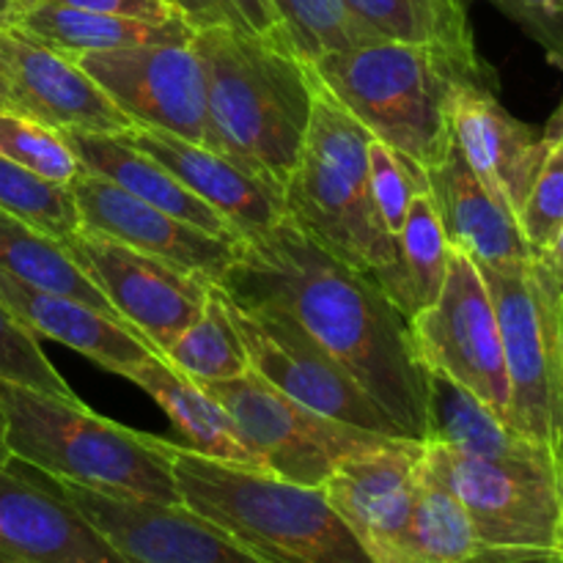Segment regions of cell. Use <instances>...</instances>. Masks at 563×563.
Wrapping results in <instances>:
<instances>
[{
  "mask_svg": "<svg viewBox=\"0 0 563 563\" xmlns=\"http://www.w3.org/2000/svg\"><path fill=\"white\" fill-rule=\"evenodd\" d=\"M14 25L66 55L137 47V44H190L198 31L185 16L168 22H148L69 9V5H55L47 0H22Z\"/></svg>",
  "mask_w": 563,
  "mask_h": 563,
  "instance_id": "484cf974",
  "label": "cell"
},
{
  "mask_svg": "<svg viewBox=\"0 0 563 563\" xmlns=\"http://www.w3.org/2000/svg\"><path fill=\"white\" fill-rule=\"evenodd\" d=\"M427 190L451 251L465 253L476 264L533 258L517 218L482 185L456 143L432 170H427Z\"/></svg>",
  "mask_w": 563,
  "mask_h": 563,
  "instance_id": "44dd1931",
  "label": "cell"
},
{
  "mask_svg": "<svg viewBox=\"0 0 563 563\" xmlns=\"http://www.w3.org/2000/svg\"><path fill=\"white\" fill-rule=\"evenodd\" d=\"M220 297L231 324L240 333L247 363L258 377L300 405L346 427L405 438L396 423L379 410L377 401L289 313L262 302H236L223 289Z\"/></svg>",
  "mask_w": 563,
  "mask_h": 563,
  "instance_id": "30bf717a",
  "label": "cell"
},
{
  "mask_svg": "<svg viewBox=\"0 0 563 563\" xmlns=\"http://www.w3.org/2000/svg\"><path fill=\"white\" fill-rule=\"evenodd\" d=\"M368 187H372L374 207H377L385 231L396 240L405 229L412 198L427 190V174L407 163L390 146L372 137L368 143Z\"/></svg>",
  "mask_w": 563,
  "mask_h": 563,
  "instance_id": "e575fe53",
  "label": "cell"
},
{
  "mask_svg": "<svg viewBox=\"0 0 563 563\" xmlns=\"http://www.w3.org/2000/svg\"><path fill=\"white\" fill-rule=\"evenodd\" d=\"M124 563H264L185 504L113 498L49 478Z\"/></svg>",
  "mask_w": 563,
  "mask_h": 563,
  "instance_id": "9a60e30c",
  "label": "cell"
},
{
  "mask_svg": "<svg viewBox=\"0 0 563 563\" xmlns=\"http://www.w3.org/2000/svg\"><path fill=\"white\" fill-rule=\"evenodd\" d=\"M0 407L14 462L113 498L181 504L163 438L108 421L77 396L44 394L9 379H0Z\"/></svg>",
  "mask_w": 563,
  "mask_h": 563,
  "instance_id": "277c9868",
  "label": "cell"
},
{
  "mask_svg": "<svg viewBox=\"0 0 563 563\" xmlns=\"http://www.w3.org/2000/svg\"><path fill=\"white\" fill-rule=\"evenodd\" d=\"M11 454H9V445H5V416H3V407H0V471L9 467Z\"/></svg>",
  "mask_w": 563,
  "mask_h": 563,
  "instance_id": "f6af8a7d",
  "label": "cell"
},
{
  "mask_svg": "<svg viewBox=\"0 0 563 563\" xmlns=\"http://www.w3.org/2000/svg\"><path fill=\"white\" fill-rule=\"evenodd\" d=\"M168 3L176 5V9H179L196 27H207V25L242 27L240 20H236L234 11L229 9L225 0H168ZM242 31H245V27H242Z\"/></svg>",
  "mask_w": 563,
  "mask_h": 563,
  "instance_id": "60d3db41",
  "label": "cell"
},
{
  "mask_svg": "<svg viewBox=\"0 0 563 563\" xmlns=\"http://www.w3.org/2000/svg\"><path fill=\"white\" fill-rule=\"evenodd\" d=\"M22 0H0V31L9 25H14L16 9H20Z\"/></svg>",
  "mask_w": 563,
  "mask_h": 563,
  "instance_id": "ee69618b",
  "label": "cell"
},
{
  "mask_svg": "<svg viewBox=\"0 0 563 563\" xmlns=\"http://www.w3.org/2000/svg\"><path fill=\"white\" fill-rule=\"evenodd\" d=\"M198 385L229 412L240 440L267 473L302 487H322L339 462L388 438L346 427L300 405L253 368L234 379Z\"/></svg>",
  "mask_w": 563,
  "mask_h": 563,
  "instance_id": "9c48e42d",
  "label": "cell"
},
{
  "mask_svg": "<svg viewBox=\"0 0 563 563\" xmlns=\"http://www.w3.org/2000/svg\"><path fill=\"white\" fill-rule=\"evenodd\" d=\"M522 236L533 256H542L563 229V148L550 146L548 159L520 209Z\"/></svg>",
  "mask_w": 563,
  "mask_h": 563,
  "instance_id": "8d00e7d4",
  "label": "cell"
},
{
  "mask_svg": "<svg viewBox=\"0 0 563 563\" xmlns=\"http://www.w3.org/2000/svg\"><path fill=\"white\" fill-rule=\"evenodd\" d=\"M429 465L462 500L493 563H550L563 544V476L550 465L498 462L423 443Z\"/></svg>",
  "mask_w": 563,
  "mask_h": 563,
  "instance_id": "ba28073f",
  "label": "cell"
},
{
  "mask_svg": "<svg viewBox=\"0 0 563 563\" xmlns=\"http://www.w3.org/2000/svg\"><path fill=\"white\" fill-rule=\"evenodd\" d=\"M412 548L421 563H493L462 500L427 460L418 465V495L412 509Z\"/></svg>",
  "mask_w": 563,
  "mask_h": 563,
  "instance_id": "f546056e",
  "label": "cell"
},
{
  "mask_svg": "<svg viewBox=\"0 0 563 563\" xmlns=\"http://www.w3.org/2000/svg\"><path fill=\"white\" fill-rule=\"evenodd\" d=\"M308 66L374 141L423 174L454 146L449 104L456 88L465 82L498 88V77L482 55L467 58L434 44L368 42L328 53Z\"/></svg>",
  "mask_w": 563,
  "mask_h": 563,
  "instance_id": "3957f363",
  "label": "cell"
},
{
  "mask_svg": "<svg viewBox=\"0 0 563 563\" xmlns=\"http://www.w3.org/2000/svg\"><path fill=\"white\" fill-rule=\"evenodd\" d=\"M396 245H399V258L394 267L377 275V280L388 291L394 306L407 319H412L423 308L438 302L451 262V245L429 190H421L412 198Z\"/></svg>",
  "mask_w": 563,
  "mask_h": 563,
  "instance_id": "4316f807",
  "label": "cell"
},
{
  "mask_svg": "<svg viewBox=\"0 0 563 563\" xmlns=\"http://www.w3.org/2000/svg\"><path fill=\"white\" fill-rule=\"evenodd\" d=\"M0 75L11 110L60 132H124L130 115L71 55L47 47L22 27L0 31Z\"/></svg>",
  "mask_w": 563,
  "mask_h": 563,
  "instance_id": "e0dca14e",
  "label": "cell"
},
{
  "mask_svg": "<svg viewBox=\"0 0 563 563\" xmlns=\"http://www.w3.org/2000/svg\"><path fill=\"white\" fill-rule=\"evenodd\" d=\"M132 124L209 146L207 88L192 44H137L71 55Z\"/></svg>",
  "mask_w": 563,
  "mask_h": 563,
  "instance_id": "5bb4252c",
  "label": "cell"
},
{
  "mask_svg": "<svg viewBox=\"0 0 563 563\" xmlns=\"http://www.w3.org/2000/svg\"><path fill=\"white\" fill-rule=\"evenodd\" d=\"M423 366L471 390L509 421V377L493 297L482 269L465 253L451 251L438 302L410 319Z\"/></svg>",
  "mask_w": 563,
  "mask_h": 563,
  "instance_id": "8fae6325",
  "label": "cell"
},
{
  "mask_svg": "<svg viewBox=\"0 0 563 563\" xmlns=\"http://www.w3.org/2000/svg\"><path fill=\"white\" fill-rule=\"evenodd\" d=\"M273 5L284 20L291 47L308 64L328 53H344L374 42L344 0H273Z\"/></svg>",
  "mask_w": 563,
  "mask_h": 563,
  "instance_id": "d6a6232c",
  "label": "cell"
},
{
  "mask_svg": "<svg viewBox=\"0 0 563 563\" xmlns=\"http://www.w3.org/2000/svg\"><path fill=\"white\" fill-rule=\"evenodd\" d=\"M550 563H561V561H550Z\"/></svg>",
  "mask_w": 563,
  "mask_h": 563,
  "instance_id": "c3c4849f",
  "label": "cell"
},
{
  "mask_svg": "<svg viewBox=\"0 0 563 563\" xmlns=\"http://www.w3.org/2000/svg\"><path fill=\"white\" fill-rule=\"evenodd\" d=\"M192 49L207 88L209 148L284 196L306 143L313 71L289 38L234 25L198 27Z\"/></svg>",
  "mask_w": 563,
  "mask_h": 563,
  "instance_id": "7a4b0ae2",
  "label": "cell"
},
{
  "mask_svg": "<svg viewBox=\"0 0 563 563\" xmlns=\"http://www.w3.org/2000/svg\"><path fill=\"white\" fill-rule=\"evenodd\" d=\"M451 137L482 185L520 218V209L550 154L542 132L500 104L498 88L465 82L449 104Z\"/></svg>",
  "mask_w": 563,
  "mask_h": 563,
  "instance_id": "ac0fdd59",
  "label": "cell"
},
{
  "mask_svg": "<svg viewBox=\"0 0 563 563\" xmlns=\"http://www.w3.org/2000/svg\"><path fill=\"white\" fill-rule=\"evenodd\" d=\"M0 209L60 242L80 231V214L69 185L42 179L3 154H0Z\"/></svg>",
  "mask_w": 563,
  "mask_h": 563,
  "instance_id": "1f68e13d",
  "label": "cell"
},
{
  "mask_svg": "<svg viewBox=\"0 0 563 563\" xmlns=\"http://www.w3.org/2000/svg\"><path fill=\"white\" fill-rule=\"evenodd\" d=\"M220 289L236 302L289 313L396 423L405 438H429V368L410 319L372 273L350 267L302 234L289 218L242 240Z\"/></svg>",
  "mask_w": 563,
  "mask_h": 563,
  "instance_id": "6da1fadb",
  "label": "cell"
},
{
  "mask_svg": "<svg viewBox=\"0 0 563 563\" xmlns=\"http://www.w3.org/2000/svg\"><path fill=\"white\" fill-rule=\"evenodd\" d=\"M487 3L520 25L526 36L544 49L550 64L563 69V0H487Z\"/></svg>",
  "mask_w": 563,
  "mask_h": 563,
  "instance_id": "74e56055",
  "label": "cell"
},
{
  "mask_svg": "<svg viewBox=\"0 0 563 563\" xmlns=\"http://www.w3.org/2000/svg\"><path fill=\"white\" fill-rule=\"evenodd\" d=\"M0 302L33 335L58 341L121 377L154 352L130 324L115 322L108 313L80 300L22 284L3 269H0Z\"/></svg>",
  "mask_w": 563,
  "mask_h": 563,
  "instance_id": "7402d4cb",
  "label": "cell"
},
{
  "mask_svg": "<svg viewBox=\"0 0 563 563\" xmlns=\"http://www.w3.org/2000/svg\"><path fill=\"white\" fill-rule=\"evenodd\" d=\"M0 269L20 278L22 284L80 300L108 313L115 322H124L119 311L110 306L108 297L102 295V289L71 258L64 242L33 229L31 223L3 212V209H0Z\"/></svg>",
  "mask_w": 563,
  "mask_h": 563,
  "instance_id": "83f0119b",
  "label": "cell"
},
{
  "mask_svg": "<svg viewBox=\"0 0 563 563\" xmlns=\"http://www.w3.org/2000/svg\"><path fill=\"white\" fill-rule=\"evenodd\" d=\"M124 377L157 401L159 410L187 438V449L207 456V460L223 462V465L267 473L262 460L253 456L247 445L240 440V432H236L229 412L196 379L179 372L163 355L152 352L146 361L137 363Z\"/></svg>",
  "mask_w": 563,
  "mask_h": 563,
  "instance_id": "cb8c5ba5",
  "label": "cell"
},
{
  "mask_svg": "<svg viewBox=\"0 0 563 563\" xmlns=\"http://www.w3.org/2000/svg\"><path fill=\"white\" fill-rule=\"evenodd\" d=\"M423 443L383 438L339 462L322 493L372 563H421L412 548V509Z\"/></svg>",
  "mask_w": 563,
  "mask_h": 563,
  "instance_id": "4fadbf2b",
  "label": "cell"
},
{
  "mask_svg": "<svg viewBox=\"0 0 563 563\" xmlns=\"http://www.w3.org/2000/svg\"><path fill=\"white\" fill-rule=\"evenodd\" d=\"M47 3L69 5V9H82V11H97V14L132 16V20H148V22H168V20H179V16H185L176 5H170L168 0H47Z\"/></svg>",
  "mask_w": 563,
  "mask_h": 563,
  "instance_id": "f35d334b",
  "label": "cell"
},
{
  "mask_svg": "<svg viewBox=\"0 0 563 563\" xmlns=\"http://www.w3.org/2000/svg\"><path fill=\"white\" fill-rule=\"evenodd\" d=\"M80 168L104 176L141 201L218 236H240L234 225L170 176L152 154L121 132H64ZM242 240V236H240Z\"/></svg>",
  "mask_w": 563,
  "mask_h": 563,
  "instance_id": "603a6c76",
  "label": "cell"
},
{
  "mask_svg": "<svg viewBox=\"0 0 563 563\" xmlns=\"http://www.w3.org/2000/svg\"><path fill=\"white\" fill-rule=\"evenodd\" d=\"M163 357L196 383L234 379L251 368L218 284H209V300L203 313L163 352Z\"/></svg>",
  "mask_w": 563,
  "mask_h": 563,
  "instance_id": "4dcf8cb0",
  "label": "cell"
},
{
  "mask_svg": "<svg viewBox=\"0 0 563 563\" xmlns=\"http://www.w3.org/2000/svg\"><path fill=\"white\" fill-rule=\"evenodd\" d=\"M539 258H542V262L548 264L550 273H553L555 278H559L561 284H563V229L559 231V236H555L553 245H550L548 251H544Z\"/></svg>",
  "mask_w": 563,
  "mask_h": 563,
  "instance_id": "b9f144b4",
  "label": "cell"
},
{
  "mask_svg": "<svg viewBox=\"0 0 563 563\" xmlns=\"http://www.w3.org/2000/svg\"><path fill=\"white\" fill-rule=\"evenodd\" d=\"M313 71V69H311ZM368 135L313 75V110L289 185L286 218L350 267L374 278L399 258L368 187Z\"/></svg>",
  "mask_w": 563,
  "mask_h": 563,
  "instance_id": "8992f818",
  "label": "cell"
},
{
  "mask_svg": "<svg viewBox=\"0 0 563 563\" xmlns=\"http://www.w3.org/2000/svg\"><path fill=\"white\" fill-rule=\"evenodd\" d=\"M0 154L55 185H69L80 174L64 132L16 110H0Z\"/></svg>",
  "mask_w": 563,
  "mask_h": 563,
  "instance_id": "836d02e7",
  "label": "cell"
},
{
  "mask_svg": "<svg viewBox=\"0 0 563 563\" xmlns=\"http://www.w3.org/2000/svg\"><path fill=\"white\" fill-rule=\"evenodd\" d=\"M0 563H124L108 539L49 482L0 471Z\"/></svg>",
  "mask_w": 563,
  "mask_h": 563,
  "instance_id": "d6986e66",
  "label": "cell"
},
{
  "mask_svg": "<svg viewBox=\"0 0 563 563\" xmlns=\"http://www.w3.org/2000/svg\"><path fill=\"white\" fill-rule=\"evenodd\" d=\"M462 454L498 462H533L561 471L563 465L537 440L478 401L471 390L429 368V438Z\"/></svg>",
  "mask_w": 563,
  "mask_h": 563,
  "instance_id": "d4e9b609",
  "label": "cell"
},
{
  "mask_svg": "<svg viewBox=\"0 0 563 563\" xmlns=\"http://www.w3.org/2000/svg\"><path fill=\"white\" fill-rule=\"evenodd\" d=\"M69 190L82 229L163 258L170 267L198 275L209 284H220L242 253L240 236L209 234L86 168L69 181Z\"/></svg>",
  "mask_w": 563,
  "mask_h": 563,
  "instance_id": "2e32d148",
  "label": "cell"
},
{
  "mask_svg": "<svg viewBox=\"0 0 563 563\" xmlns=\"http://www.w3.org/2000/svg\"><path fill=\"white\" fill-rule=\"evenodd\" d=\"M0 379L27 385L33 390L58 396H75L47 361L36 335L0 302Z\"/></svg>",
  "mask_w": 563,
  "mask_h": 563,
  "instance_id": "d590c367",
  "label": "cell"
},
{
  "mask_svg": "<svg viewBox=\"0 0 563 563\" xmlns=\"http://www.w3.org/2000/svg\"><path fill=\"white\" fill-rule=\"evenodd\" d=\"M0 110H11L9 88H5V80H3V75H0Z\"/></svg>",
  "mask_w": 563,
  "mask_h": 563,
  "instance_id": "bcb514c9",
  "label": "cell"
},
{
  "mask_svg": "<svg viewBox=\"0 0 563 563\" xmlns=\"http://www.w3.org/2000/svg\"><path fill=\"white\" fill-rule=\"evenodd\" d=\"M64 245L119 317L157 355H163L207 308L209 280L181 273L163 258L82 225L64 240Z\"/></svg>",
  "mask_w": 563,
  "mask_h": 563,
  "instance_id": "7c38bea8",
  "label": "cell"
},
{
  "mask_svg": "<svg viewBox=\"0 0 563 563\" xmlns=\"http://www.w3.org/2000/svg\"><path fill=\"white\" fill-rule=\"evenodd\" d=\"M476 267L504 341L509 423L563 465V284L539 256Z\"/></svg>",
  "mask_w": 563,
  "mask_h": 563,
  "instance_id": "52a82bcc",
  "label": "cell"
},
{
  "mask_svg": "<svg viewBox=\"0 0 563 563\" xmlns=\"http://www.w3.org/2000/svg\"><path fill=\"white\" fill-rule=\"evenodd\" d=\"M374 42L434 44L456 55H478L465 0H344Z\"/></svg>",
  "mask_w": 563,
  "mask_h": 563,
  "instance_id": "f1b7e54d",
  "label": "cell"
},
{
  "mask_svg": "<svg viewBox=\"0 0 563 563\" xmlns=\"http://www.w3.org/2000/svg\"><path fill=\"white\" fill-rule=\"evenodd\" d=\"M542 135L550 146L563 148V99H561L559 108H555V113L548 119V124H544Z\"/></svg>",
  "mask_w": 563,
  "mask_h": 563,
  "instance_id": "7bdbcfd3",
  "label": "cell"
},
{
  "mask_svg": "<svg viewBox=\"0 0 563 563\" xmlns=\"http://www.w3.org/2000/svg\"><path fill=\"white\" fill-rule=\"evenodd\" d=\"M559 561H561V563H563V544H561V559H559Z\"/></svg>",
  "mask_w": 563,
  "mask_h": 563,
  "instance_id": "7dc6e473",
  "label": "cell"
},
{
  "mask_svg": "<svg viewBox=\"0 0 563 563\" xmlns=\"http://www.w3.org/2000/svg\"><path fill=\"white\" fill-rule=\"evenodd\" d=\"M137 148L152 154L170 176L196 192L207 207L223 214L242 240L264 234L286 218L284 196L264 185L253 174L214 148L185 141L154 126H137L121 132Z\"/></svg>",
  "mask_w": 563,
  "mask_h": 563,
  "instance_id": "ffe728a7",
  "label": "cell"
},
{
  "mask_svg": "<svg viewBox=\"0 0 563 563\" xmlns=\"http://www.w3.org/2000/svg\"><path fill=\"white\" fill-rule=\"evenodd\" d=\"M179 498L264 563H372L324 498L264 471L223 465L163 440Z\"/></svg>",
  "mask_w": 563,
  "mask_h": 563,
  "instance_id": "5b68a950",
  "label": "cell"
},
{
  "mask_svg": "<svg viewBox=\"0 0 563 563\" xmlns=\"http://www.w3.org/2000/svg\"><path fill=\"white\" fill-rule=\"evenodd\" d=\"M225 3H229V9L234 11V16L240 20V25L245 27V31L264 38H289L284 20H280V14L275 11L273 0H225Z\"/></svg>",
  "mask_w": 563,
  "mask_h": 563,
  "instance_id": "ab89813d",
  "label": "cell"
}]
</instances>
